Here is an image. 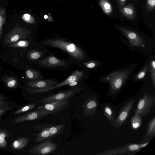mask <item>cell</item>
Here are the masks:
<instances>
[{
  "label": "cell",
  "instance_id": "1",
  "mask_svg": "<svg viewBox=\"0 0 155 155\" xmlns=\"http://www.w3.org/2000/svg\"><path fill=\"white\" fill-rule=\"evenodd\" d=\"M117 28L123 36H120L121 41L132 51L148 55L155 49V42L148 36L122 26H117Z\"/></svg>",
  "mask_w": 155,
  "mask_h": 155
},
{
  "label": "cell",
  "instance_id": "2",
  "mask_svg": "<svg viewBox=\"0 0 155 155\" xmlns=\"http://www.w3.org/2000/svg\"><path fill=\"white\" fill-rule=\"evenodd\" d=\"M137 65L135 63L131 64L125 67L116 69L108 74L99 77L98 80L100 82L109 84L107 94L114 96L118 94L131 78Z\"/></svg>",
  "mask_w": 155,
  "mask_h": 155
},
{
  "label": "cell",
  "instance_id": "3",
  "mask_svg": "<svg viewBox=\"0 0 155 155\" xmlns=\"http://www.w3.org/2000/svg\"><path fill=\"white\" fill-rule=\"evenodd\" d=\"M44 43L46 45L59 48L66 51L76 60L83 61L85 58L84 51L73 43L60 39L48 40L45 41Z\"/></svg>",
  "mask_w": 155,
  "mask_h": 155
},
{
  "label": "cell",
  "instance_id": "4",
  "mask_svg": "<svg viewBox=\"0 0 155 155\" xmlns=\"http://www.w3.org/2000/svg\"><path fill=\"white\" fill-rule=\"evenodd\" d=\"M84 72L83 71H76L65 80L63 81L50 87L43 89H35L27 87L28 92L32 94H41L61 87L68 85L75 81H79L84 76Z\"/></svg>",
  "mask_w": 155,
  "mask_h": 155
},
{
  "label": "cell",
  "instance_id": "5",
  "mask_svg": "<svg viewBox=\"0 0 155 155\" xmlns=\"http://www.w3.org/2000/svg\"><path fill=\"white\" fill-rule=\"evenodd\" d=\"M155 104V99L154 96L149 95L146 91L144 93L143 97L139 100L136 108L134 111L135 114L138 115L142 118L150 112Z\"/></svg>",
  "mask_w": 155,
  "mask_h": 155
},
{
  "label": "cell",
  "instance_id": "6",
  "mask_svg": "<svg viewBox=\"0 0 155 155\" xmlns=\"http://www.w3.org/2000/svg\"><path fill=\"white\" fill-rule=\"evenodd\" d=\"M29 31L19 25H16L9 31L4 37V44L6 45L26 39L30 35Z\"/></svg>",
  "mask_w": 155,
  "mask_h": 155
},
{
  "label": "cell",
  "instance_id": "7",
  "mask_svg": "<svg viewBox=\"0 0 155 155\" xmlns=\"http://www.w3.org/2000/svg\"><path fill=\"white\" fill-rule=\"evenodd\" d=\"M58 147V145L52 140L49 139L32 147L29 153L34 155L48 154L57 150Z\"/></svg>",
  "mask_w": 155,
  "mask_h": 155
},
{
  "label": "cell",
  "instance_id": "8",
  "mask_svg": "<svg viewBox=\"0 0 155 155\" xmlns=\"http://www.w3.org/2000/svg\"><path fill=\"white\" fill-rule=\"evenodd\" d=\"M83 87L80 86L74 87L67 90L60 91L57 93L43 98L39 101L42 105L54 101L70 98L79 92Z\"/></svg>",
  "mask_w": 155,
  "mask_h": 155
},
{
  "label": "cell",
  "instance_id": "9",
  "mask_svg": "<svg viewBox=\"0 0 155 155\" xmlns=\"http://www.w3.org/2000/svg\"><path fill=\"white\" fill-rule=\"evenodd\" d=\"M70 100V98H68L54 101L40 106L38 108L49 111L51 115H54L67 108L69 105Z\"/></svg>",
  "mask_w": 155,
  "mask_h": 155
},
{
  "label": "cell",
  "instance_id": "10",
  "mask_svg": "<svg viewBox=\"0 0 155 155\" xmlns=\"http://www.w3.org/2000/svg\"><path fill=\"white\" fill-rule=\"evenodd\" d=\"M50 112L41 109L31 111L21 115L12 122L15 124H18L24 121L39 119L50 114Z\"/></svg>",
  "mask_w": 155,
  "mask_h": 155
},
{
  "label": "cell",
  "instance_id": "11",
  "mask_svg": "<svg viewBox=\"0 0 155 155\" xmlns=\"http://www.w3.org/2000/svg\"><path fill=\"white\" fill-rule=\"evenodd\" d=\"M134 103V100H129L121 109L116 118L114 128H118L126 122Z\"/></svg>",
  "mask_w": 155,
  "mask_h": 155
},
{
  "label": "cell",
  "instance_id": "12",
  "mask_svg": "<svg viewBox=\"0 0 155 155\" xmlns=\"http://www.w3.org/2000/svg\"><path fill=\"white\" fill-rule=\"evenodd\" d=\"M98 103L96 98L93 97L88 98L82 106L83 114L86 117L94 116L96 113Z\"/></svg>",
  "mask_w": 155,
  "mask_h": 155
},
{
  "label": "cell",
  "instance_id": "13",
  "mask_svg": "<svg viewBox=\"0 0 155 155\" xmlns=\"http://www.w3.org/2000/svg\"><path fill=\"white\" fill-rule=\"evenodd\" d=\"M59 83L50 79L31 80L26 83L27 87L35 89H43L50 87Z\"/></svg>",
  "mask_w": 155,
  "mask_h": 155
},
{
  "label": "cell",
  "instance_id": "14",
  "mask_svg": "<svg viewBox=\"0 0 155 155\" xmlns=\"http://www.w3.org/2000/svg\"><path fill=\"white\" fill-rule=\"evenodd\" d=\"M38 63L44 67H58L64 66L67 64L65 61L56 58L53 56H49L41 59Z\"/></svg>",
  "mask_w": 155,
  "mask_h": 155
},
{
  "label": "cell",
  "instance_id": "15",
  "mask_svg": "<svg viewBox=\"0 0 155 155\" xmlns=\"http://www.w3.org/2000/svg\"><path fill=\"white\" fill-rule=\"evenodd\" d=\"M149 65L147 60L142 68L136 73L133 74L131 79L133 82H136L144 81L149 75Z\"/></svg>",
  "mask_w": 155,
  "mask_h": 155
},
{
  "label": "cell",
  "instance_id": "16",
  "mask_svg": "<svg viewBox=\"0 0 155 155\" xmlns=\"http://www.w3.org/2000/svg\"><path fill=\"white\" fill-rule=\"evenodd\" d=\"M35 129L36 130H41L39 133L32 135L36 137V138L34 140L35 143H41L48 139L54 137L50 134L48 129L45 127H41L36 125Z\"/></svg>",
  "mask_w": 155,
  "mask_h": 155
},
{
  "label": "cell",
  "instance_id": "17",
  "mask_svg": "<svg viewBox=\"0 0 155 155\" xmlns=\"http://www.w3.org/2000/svg\"><path fill=\"white\" fill-rule=\"evenodd\" d=\"M155 135V116H154L148 123L144 137L141 142L150 141Z\"/></svg>",
  "mask_w": 155,
  "mask_h": 155
},
{
  "label": "cell",
  "instance_id": "18",
  "mask_svg": "<svg viewBox=\"0 0 155 155\" xmlns=\"http://www.w3.org/2000/svg\"><path fill=\"white\" fill-rule=\"evenodd\" d=\"M38 125L39 127L47 128L53 137L61 134L65 126L64 124H62L58 125L44 124Z\"/></svg>",
  "mask_w": 155,
  "mask_h": 155
},
{
  "label": "cell",
  "instance_id": "19",
  "mask_svg": "<svg viewBox=\"0 0 155 155\" xmlns=\"http://www.w3.org/2000/svg\"><path fill=\"white\" fill-rule=\"evenodd\" d=\"M30 139L25 137H21L14 140L11 144V149L17 150L24 148L28 144Z\"/></svg>",
  "mask_w": 155,
  "mask_h": 155
},
{
  "label": "cell",
  "instance_id": "20",
  "mask_svg": "<svg viewBox=\"0 0 155 155\" xmlns=\"http://www.w3.org/2000/svg\"><path fill=\"white\" fill-rule=\"evenodd\" d=\"M103 113L107 120L114 127L116 121V112L109 104L105 105L103 109Z\"/></svg>",
  "mask_w": 155,
  "mask_h": 155
},
{
  "label": "cell",
  "instance_id": "21",
  "mask_svg": "<svg viewBox=\"0 0 155 155\" xmlns=\"http://www.w3.org/2000/svg\"><path fill=\"white\" fill-rule=\"evenodd\" d=\"M149 61V74L152 84L155 88V56L154 54H150L147 58Z\"/></svg>",
  "mask_w": 155,
  "mask_h": 155
},
{
  "label": "cell",
  "instance_id": "22",
  "mask_svg": "<svg viewBox=\"0 0 155 155\" xmlns=\"http://www.w3.org/2000/svg\"><path fill=\"white\" fill-rule=\"evenodd\" d=\"M130 153L131 152L129 150L128 144L120 147L103 152L98 154V155H120L124 154V153H126V154H127L126 153Z\"/></svg>",
  "mask_w": 155,
  "mask_h": 155
},
{
  "label": "cell",
  "instance_id": "23",
  "mask_svg": "<svg viewBox=\"0 0 155 155\" xmlns=\"http://www.w3.org/2000/svg\"><path fill=\"white\" fill-rule=\"evenodd\" d=\"M123 14L128 18L133 19L135 16V10L132 5H128L121 9Z\"/></svg>",
  "mask_w": 155,
  "mask_h": 155
},
{
  "label": "cell",
  "instance_id": "24",
  "mask_svg": "<svg viewBox=\"0 0 155 155\" xmlns=\"http://www.w3.org/2000/svg\"><path fill=\"white\" fill-rule=\"evenodd\" d=\"M27 78L31 80H38L42 78L41 74L37 71L31 68H27L25 71Z\"/></svg>",
  "mask_w": 155,
  "mask_h": 155
},
{
  "label": "cell",
  "instance_id": "25",
  "mask_svg": "<svg viewBox=\"0 0 155 155\" xmlns=\"http://www.w3.org/2000/svg\"><path fill=\"white\" fill-rule=\"evenodd\" d=\"M142 118L139 115L135 114L130 119V126L134 130L138 129L142 124Z\"/></svg>",
  "mask_w": 155,
  "mask_h": 155
},
{
  "label": "cell",
  "instance_id": "26",
  "mask_svg": "<svg viewBox=\"0 0 155 155\" xmlns=\"http://www.w3.org/2000/svg\"><path fill=\"white\" fill-rule=\"evenodd\" d=\"M12 135L9 131L5 129L0 130V148H4L7 146V142L5 138Z\"/></svg>",
  "mask_w": 155,
  "mask_h": 155
},
{
  "label": "cell",
  "instance_id": "27",
  "mask_svg": "<svg viewBox=\"0 0 155 155\" xmlns=\"http://www.w3.org/2000/svg\"><path fill=\"white\" fill-rule=\"evenodd\" d=\"M83 64L88 69H94L101 67L103 64L99 60L94 59L84 62Z\"/></svg>",
  "mask_w": 155,
  "mask_h": 155
},
{
  "label": "cell",
  "instance_id": "28",
  "mask_svg": "<svg viewBox=\"0 0 155 155\" xmlns=\"http://www.w3.org/2000/svg\"><path fill=\"white\" fill-rule=\"evenodd\" d=\"M99 4L104 12L109 15L112 12V7L110 3L107 0H100Z\"/></svg>",
  "mask_w": 155,
  "mask_h": 155
},
{
  "label": "cell",
  "instance_id": "29",
  "mask_svg": "<svg viewBox=\"0 0 155 155\" xmlns=\"http://www.w3.org/2000/svg\"><path fill=\"white\" fill-rule=\"evenodd\" d=\"M29 45V42L26 40H19L15 42L6 45L8 47L13 48H25Z\"/></svg>",
  "mask_w": 155,
  "mask_h": 155
},
{
  "label": "cell",
  "instance_id": "30",
  "mask_svg": "<svg viewBox=\"0 0 155 155\" xmlns=\"http://www.w3.org/2000/svg\"><path fill=\"white\" fill-rule=\"evenodd\" d=\"M45 52L43 51L32 50L28 54V58L30 61L37 60L41 58Z\"/></svg>",
  "mask_w": 155,
  "mask_h": 155
},
{
  "label": "cell",
  "instance_id": "31",
  "mask_svg": "<svg viewBox=\"0 0 155 155\" xmlns=\"http://www.w3.org/2000/svg\"><path fill=\"white\" fill-rule=\"evenodd\" d=\"M6 86L10 88H14L18 86V81L17 79L13 77H7L3 80Z\"/></svg>",
  "mask_w": 155,
  "mask_h": 155
},
{
  "label": "cell",
  "instance_id": "32",
  "mask_svg": "<svg viewBox=\"0 0 155 155\" xmlns=\"http://www.w3.org/2000/svg\"><path fill=\"white\" fill-rule=\"evenodd\" d=\"M6 18V11L5 9L0 6V39L3 33V27Z\"/></svg>",
  "mask_w": 155,
  "mask_h": 155
},
{
  "label": "cell",
  "instance_id": "33",
  "mask_svg": "<svg viewBox=\"0 0 155 155\" xmlns=\"http://www.w3.org/2000/svg\"><path fill=\"white\" fill-rule=\"evenodd\" d=\"M36 106V104L34 103L29 104L15 111L14 114H18L33 109Z\"/></svg>",
  "mask_w": 155,
  "mask_h": 155
},
{
  "label": "cell",
  "instance_id": "34",
  "mask_svg": "<svg viewBox=\"0 0 155 155\" xmlns=\"http://www.w3.org/2000/svg\"><path fill=\"white\" fill-rule=\"evenodd\" d=\"M22 18L25 22L29 23H33L34 22L33 17L30 14L28 13L22 15Z\"/></svg>",
  "mask_w": 155,
  "mask_h": 155
},
{
  "label": "cell",
  "instance_id": "35",
  "mask_svg": "<svg viewBox=\"0 0 155 155\" xmlns=\"http://www.w3.org/2000/svg\"><path fill=\"white\" fill-rule=\"evenodd\" d=\"M147 4L148 9L153 10L155 6V0H147Z\"/></svg>",
  "mask_w": 155,
  "mask_h": 155
},
{
  "label": "cell",
  "instance_id": "36",
  "mask_svg": "<svg viewBox=\"0 0 155 155\" xmlns=\"http://www.w3.org/2000/svg\"><path fill=\"white\" fill-rule=\"evenodd\" d=\"M12 107L9 106L0 108V116L4 114L6 111L12 110Z\"/></svg>",
  "mask_w": 155,
  "mask_h": 155
},
{
  "label": "cell",
  "instance_id": "37",
  "mask_svg": "<svg viewBox=\"0 0 155 155\" xmlns=\"http://www.w3.org/2000/svg\"><path fill=\"white\" fill-rule=\"evenodd\" d=\"M9 103L7 101H0V108L8 106Z\"/></svg>",
  "mask_w": 155,
  "mask_h": 155
},
{
  "label": "cell",
  "instance_id": "38",
  "mask_svg": "<svg viewBox=\"0 0 155 155\" xmlns=\"http://www.w3.org/2000/svg\"><path fill=\"white\" fill-rule=\"evenodd\" d=\"M127 0H117V2L120 6H123Z\"/></svg>",
  "mask_w": 155,
  "mask_h": 155
},
{
  "label": "cell",
  "instance_id": "39",
  "mask_svg": "<svg viewBox=\"0 0 155 155\" xmlns=\"http://www.w3.org/2000/svg\"><path fill=\"white\" fill-rule=\"evenodd\" d=\"M150 141H147L145 142L144 143H142L141 144H139L140 147L141 149H142L145 146H146L149 143Z\"/></svg>",
  "mask_w": 155,
  "mask_h": 155
},
{
  "label": "cell",
  "instance_id": "40",
  "mask_svg": "<svg viewBox=\"0 0 155 155\" xmlns=\"http://www.w3.org/2000/svg\"><path fill=\"white\" fill-rule=\"evenodd\" d=\"M79 82V81H75L73 82H71L68 85L71 87L74 86L76 85Z\"/></svg>",
  "mask_w": 155,
  "mask_h": 155
},
{
  "label": "cell",
  "instance_id": "41",
  "mask_svg": "<svg viewBox=\"0 0 155 155\" xmlns=\"http://www.w3.org/2000/svg\"><path fill=\"white\" fill-rule=\"evenodd\" d=\"M3 100V97L0 94V101Z\"/></svg>",
  "mask_w": 155,
  "mask_h": 155
},
{
  "label": "cell",
  "instance_id": "42",
  "mask_svg": "<svg viewBox=\"0 0 155 155\" xmlns=\"http://www.w3.org/2000/svg\"><path fill=\"white\" fill-rule=\"evenodd\" d=\"M48 17L46 15H45L44 16V18L45 19H46Z\"/></svg>",
  "mask_w": 155,
  "mask_h": 155
}]
</instances>
